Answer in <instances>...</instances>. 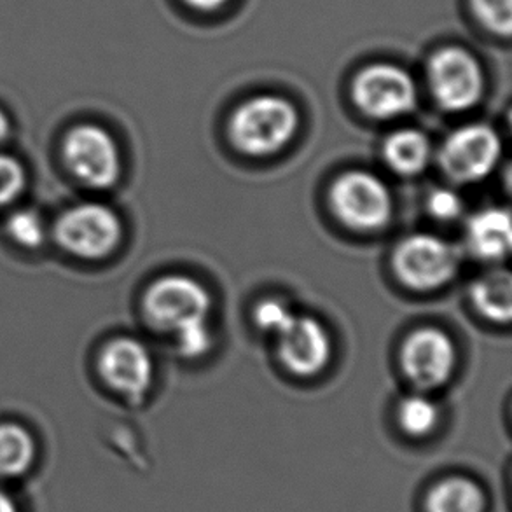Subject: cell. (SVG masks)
Instances as JSON below:
<instances>
[{
	"label": "cell",
	"mask_w": 512,
	"mask_h": 512,
	"mask_svg": "<svg viewBox=\"0 0 512 512\" xmlns=\"http://www.w3.org/2000/svg\"><path fill=\"white\" fill-rule=\"evenodd\" d=\"M298 128L299 112L292 102L259 95L236 107L229 121V137L238 151L263 158L282 151Z\"/></svg>",
	"instance_id": "cell-1"
},
{
	"label": "cell",
	"mask_w": 512,
	"mask_h": 512,
	"mask_svg": "<svg viewBox=\"0 0 512 512\" xmlns=\"http://www.w3.org/2000/svg\"><path fill=\"white\" fill-rule=\"evenodd\" d=\"M212 298L207 289L186 275H167L146 292L144 313L154 329L175 334L186 327L207 322Z\"/></svg>",
	"instance_id": "cell-2"
},
{
	"label": "cell",
	"mask_w": 512,
	"mask_h": 512,
	"mask_svg": "<svg viewBox=\"0 0 512 512\" xmlns=\"http://www.w3.org/2000/svg\"><path fill=\"white\" fill-rule=\"evenodd\" d=\"M123 226L118 214L100 203H83L63 212L55 224L58 245L70 256L104 259L118 249Z\"/></svg>",
	"instance_id": "cell-3"
},
{
	"label": "cell",
	"mask_w": 512,
	"mask_h": 512,
	"mask_svg": "<svg viewBox=\"0 0 512 512\" xmlns=\"http://www.w3.org/2000/svg\"><path fill=\"white\" fill-rule=\"evenodd\" d=\"M392 264L402 284L415 291H434L455 278L460 254L443 238L418 233L397 245Z\"/></svg>",
	"instance_id": "cell-4"
},
{
	"label": "cell",
	"mask_w": 512,
	"mask_h": 512,
	"mask_svg": "<svg viewBox=\"0 0 512 512\" xmlns=\"http://www.w3.org/2000/svg\"><path fill=\"white\" fill-rule=\"evenodd\" d=\"M329 200L334 215L355 231H376L392 217L390 191L373 173H343L334 180Z\"/></svg>",
	"instance_id": "cell-5"
},
{
	"label": "cell",
	"mask_w": 512,
	"mask_h": 512,
	"mask_svg": "<svg viewBox=\"0 0 512 512\" xmlns=\"http://www.w3.org/2000/svg\"><path fill=\"white\" fill-rule=\"evenodd\" d=\"M427 77L430 91L444 111H469L485 93V74L476 56L458 46L436 51L429 60Z\"/></svg>",
	"instance_id": "cell-6"
},
{
	"label": "cell",
	"mask_w": 512,
	"mask_h": 512,
	"mask_svg": "<svg viewBox=\"0 0 512 512\" xmlns=\"http://www.w3.org/2000/svg\"><path fill=\"white\" fill-rule=\"evenodd\" d=\"M62 154L69 172L91 189H109L121 177L118 144L100 126L72 128L63 140Z\"/></svg>",
	"instance_id": "cell-7"
},
{
	"label": "cell",
	"mask_w": 512,
	"mask_h": 512,
	"mask_svg": "<svg viewBox=\"0 0 512 512\" xmlns=\"http://www.w3.org/2000/svg\"><path fill=\"white\" fill-rule=\"evenodd\" d=\"M355 105L374 119H394L413 111L415 81L392 63H373L360 70L352 83Z\"/></svg>",
	"instance_id": "cell-8"
},
{
	"label": "cell",
	"mask_w": 512,
	"mask_h": 512,
	"mask_svg": "<svg viewBox=\"0 0 512 512\" xmlns=\"http://www.w3.org/2000/svg\"><path fill=\"white\" fill-rule=\"evenodd\" d=\"M401 366L416 388L434 390L444 387L455 373L457 350L441 329L422 327L404 341Z\"/></svg>",
	"instance_id": "cell-9"
},
{
	"label": "cell",
	"mask_w": 512,
	"mask_h": 512,
	"mask_svg": "<svg viewBox=\"0 0 512 512\" xmlns=\"http://www.w3.org/2000/svg\"><path fill=\"white\" fill-rule=\"evenodd\" d=\"M500 158V140L492 128L469 125L451 133L441 149V167L457 182H478Z\"/></svg>",
	"instance_id": "cell-10"
},
{
	"label": "cell",
	"mask_w": 512,
	"mask_h": 512,
	"mask_svg": "<svg viewBox=\"0 0 512 512\" xmlns=\"http://www.w3.org/2000/svg\"><path fill=\"white\" fill-rule=\"evenodd\" d=\"M98 369L112 390L132 401L142 399L153 383L151 353L132 338H118L105 346Z\"/></svg>",
	"instance_id": "cell-11"
},
{
	"label": "cell",
	"mask_w": 512,
	"mask_h": 512,
	"mask_svg": "<svg viewBox=\"0 0 512 512\" xmlns=\"http://www.w3.org/2000/svg\"><path fill=\"white\" fill-rule=\"evenodd\" d=\"M277 338L278 355L291 373L315 376L329 364L331 338L326 327L310 315H294Z\"/></svg>",
	"instance_id": "cell-12"
},
{
	"label": "cell",
	"mask_w": 512,
	"mask_h": 512,
	"mask_svg": "<svg viewBox=\"0 0 512 512\" xmlns=\"http://www.w3.org/2000/svg\"><path fill=\"white\" fill-rule=\"evenodd\" d=\"M512 242L511 215L502 208H488L467 224V245L474 256L499 261L509 254Z\"/></svg>",
	"instance_id": "cell-13"
},
{
	"label": "cell",
	"mask_w": 512,
	"mask_h": 512,
	"mask_svg": "<svg viewBox=\"0 0 512 512\" xmlns=\"http://www.w3.org/2000/svg\"><path fill=\"white\" fill-rule=\"evenodd\" d=\"M427 512H486L483 488L467 478H448L430 488Z\"/></svg>",
	"instance_id": "cell-14"
},
{
	"label": "cell",
	"mask_w": 512,
	"mask_h": 512,
	"mask_svg": "<svg viewBox=\"0 0 512 512\" xmlns=\"http://www.w3.org/2000/svg\"><path fill=\"white\" fill-rule=\"evenodd\" d=\"M383 158L399 175H418L429 165V139L420 130H399L385 140Z\"/></svg>",
	"instance_id": "cell-15"
},
{
	"label": "cell",
	"mask_w": 512,
	"mask_h": 512,
	"mask_svg": "<svg viewBox=\"0 0 512 512\" xmlns=\"http://www.w3.org/2000/svg\"><path fill=\"white\" fill-rule=\"evenodd\" d=\"M474 306L486 319L507 324L512 315L511 275L507 270H493L479 277L471 289Z\"/></svg>",
	"instance_id": "cell-16"
},
{
	"label": "cell",
	"mask_w": 512,
	"mask_h": 512,
	"mask_svg": "<svg viewBox=\"0 0 512 512\" xmlns=\"http://www.w3.org/2000/svg\"><path fill=\"white\" fill-rule=\"evenodd\" d=\"M35 444L27 430L16 423L0 425V478H16L30 469Z\"/></svg>",
	"instance_id": "cell-17"
},
{
	"label": "cell",
	"mask_w": 512,
	"mask_h": 512,
	"mask_svg": "<svg viewBox=\"0 0 512 512\" xmlns=\"http://www.w3.org/2000/svg\"><path fill=\"white\" fill-rule=\"evenodd\" d=\"M399 425L411 437H425L436 430L439 409L425 395H409L399 404Z\"/></svg>",
	"instance_id": "cell-18"
},
{
	"label": "cell",
	"mask_w": 512,
	"mask_h": 512,
	"mask_svg": "<svg viewBox=\"0 0 512 512\" xmlns=\"http://www.w3.org/2000/svg\"><path fill=\"white\" fill-rule=\"evenodd\" d=\"M7 233L14 242L25 249L41 247L46 236V229L42 224L41 215L34 210H20L9 217Z\"/></svg>",
	"instance_id": "cell-19"
},
{
	"label": "cell",
	"mask_w": 512,
	"mask_h": 512,
	"mask_svg": "<svg viewBox=\"0 0 512 512\" xmlns=\"http://www.w3.org/2000/svg\"><path fill=\"white\" fill-rule=\"evenodd\" d=\"M472 11L483 27L493 34L509 35L512 28V0H471Z\"/></svg>",
	"instance_id": "cell-20"
},
{
	"label": "cell",
	"mask_w": 512,
	"mask_h": 512,
	"mask_svg": "<svg viewBox=\"0 0 512 512\" xmlns=\"http://www.w3.org/2000/svg\"><path fill=\"white\" fill-rule=\"evenodd\" d=\"M25 180V168L20 161L0 154V208L9 207L23 193Z\"/></svg>",
	"instance_id": "cell-21"
},
{
	"label": "cell",
	"mask_w": 512,
	"mask_h": 512,
	"mask_svg": "<svg viewBox=\"0 0 512 512\" xmlns=\"http://www.w3.org/2000/svg\"><path fill=\"white\" fill-rule=\"evenodd\" d=\"M292 317L294 313L291 312V308L278 299H266L254 310L256 326L264 333L275 334V336L291 322Z\"/></svg>",
	"instance_id": "cell-22"
},
{
	"label": "cell",
	"mask_w": 512,
	"mask_h": 512,
	"mask_svg": "<svg viewBox=\"0 0 512 512\" xmlns=\"http://www.w3.org/2000/svg\"><path fill=\"white\" fill-rule=\"evenodd\" d=\"M177 340V348H179L180 355L184 357H201L212 348L214 338H212V331L208 327L207 322H200L194 326L186 327L179 333L173 334Z\"/></svg>",
	"instance_id": "cell-23"
},
{
	"label": "cell",
	"mask_w": 512,
	"mask_h": 512,
	"mask_svg": "<svg viewBox=\"0 0 512 512\" xmlns=\"http://www.w3.org/2000/svg\"><path fill=\"white\" fill-rule=\"evenodd\" d=\"M427 208L430 215L437 221L450 222L457 221L464 210L462 198L451 189H436L432 191L427 200Z\"/></svg>",
	"instance_id": "cell-24"
},
{
	"label": "cell",
	"mask_w": 512,
	"mask_h": 512,
	"mask_svg": "<svg viewBox=\"0 0 512 512\" xmlns=\"http://www.w3.org/2000/svg\"><path fill=\"white\" fill-rule=\"evenodd\" d=\"M187 6L194 7L203 13H210V11H217L222 6H226L229 0H186Z\"/></svg>",
	"instance_id": "cell-25"
},
{
	"label": "cell",
	"mask_w": 512,
	"mask_h": 512,
	"mask_svg": "<svg viewBox=\"0 0 512 512\" xmlns=\"http://www.w3.org/2000/svg\"><path fill=\"white\" fill-rule=\"evenodd\" d=\"M0 512H18L11 497L2 490H0Z\"/></svg>",
	"instance_id": "cell-26"
},
{
	"label": "cell",
	"mask_w": 512,
	"mask_h": 512,
	"mask_svg": "<svg viewBox=\"0 0 512 512\" xmlns=\"http://www.w3.org/2000/svg\"><path fill=\"white\" fill-rule=\"evenodd\" d=\"M11 132V125H9V118L6 116V112L0 109V142L7 139V135Z\"/></svg>",
	"instance_id": "cell-27"
}]
</instances>
